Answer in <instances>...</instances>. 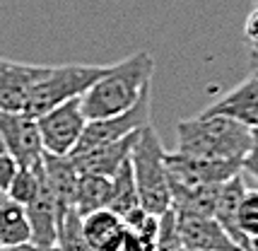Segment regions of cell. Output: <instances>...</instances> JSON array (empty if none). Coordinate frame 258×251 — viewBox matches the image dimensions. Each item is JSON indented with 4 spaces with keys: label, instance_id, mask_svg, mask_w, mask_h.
I'll return each mask as SVG.
<instances>
[{
    "label": "cell",
    "instance_id": "obj_3",
    "mask_svg": "<svg viewBox=\"0 0 258 251\" xmlns=\"http://www.w3.org/2000/svg\"><path fill=\"white\" fill-rule=\"evenodd\" d=\"M131 167H133L140 206L159 217L164 210L171 208V183H169L167 169V150L152 123L140 128L138 140L131 150Z\"/></svg>",
    "mask_w": 258,
    "mask_h": 251
},
{
    "label": "cell",
    "instance_id": "obj_14",
    "mask_svg": "<svg viewBox=\"0 0 258 251\" xmlns=\"http://www.w3.org/2000/svg\"><path fill=\"white\" fill-rule=\"evenodd\" d=\"M41 167H44L46 183H48V189L56 196L60 210L75 206L80 169L75 164V160H73V155H51V152H44Z\"/></svg>",
    "mask_w": 258,
    "mask_h": 251
},
{
    "label": "cell",
    "instance_id": "obj_19",
    "mask_svg": "<svg viewBox=\"0 0 258 251\" xmlns=\"http://www.w3.org/2000/svg\"><path fill=\"white\" fill-rule=\"evenodd\" d=\"M140 206L138 198V186H135L133 167H131V157L113 171L111 176V201H109V210H113L116 215L123 217L125 213H131L133 208Z\"/></svg>",
    "mask_w": 258,
    "mask_h": 251
},
{
    "label": "cell",
    "instance_id": "obj_11",
    "mask_svg": "<svg viewBox=\"0 0 258 251\" xmlns=\"http://www.w3.org/2000/svg\"><path fill=\"white\" fill-rule=\"evenodd\" d=\"M205 111L208 114H225L239 123L248 126L251 131H258V73L253 70L251 78H246L234 90L222 94Z\"/></svg>",
    "mask_w": 258,
    "mask_h": 251
},
{
    "label": "cell",
    "instance_id": "obj_17",
    "mask_svg": "<svg viewBox=\"0 0 258 251\" xmlns=\"http://www.w3.org/2000/svg\"><path fill=\"white\" fill-rule=\"evenodd\" d=\"M111 201V176L104 174H80L78 194H75V210L87 215L101 208H109Z\"/></svg>",
    "mask_w": 258,
    "mask_h": 251
},
{
    "label": "cell",
    "instance_id": "obj_5",
    "mask_svg": "<svg viewBox=\"0 0 258 251\" xmlns=\"http://www.w3.org/2000/svg\"><path fill=\"white\" fill-rule=\"evenodd\" d=\"M36 123H39L44 152L70 155L87 126V116L82 111V99L73 97V99L48 109L46 114L36 116Z\"/></svg>",
    "mask_w": 258,
    "mask_h": 251
},
{
    "label": "cell",
    "instance_id": "obj_31",
    "mask_svg": "<svg viewBox=\"0 0 258 251\" xmlns=\"http://www.w3.org/2000/svg\"><path fill=\"white\" fill-rule=\"evenodd\" d=\"M176 251H196V249H186V246H179Z\"/></svg>",
    "mask_w": 258,
    "mask_h": 251
},
{
    "label": "cell",
    "instance_id": "obj_20",
    "mask_svg": "<svg viewBox=\"0 0 258 251\" xmlns=\"http://www.w3.org/2000/svg\"><path fill=\"white\" fill-rule=\"evenodd\" d=\"M56 246H58V251H94L90 246L87 237H85V229H82V215H80L75 208H66V210H60Z\"/></svg>",
    "mask_w": 258,
    "mask_h": 251
},
{
    "label": "cell",
    "instance_id": "obj_30",
    "mask_svg": "<svg viewBox=\"0 0 258 251\" xmlns=\"http://www.w3.org/2000/svg\"><path fill=\"white\" fill-rule=\"evenodd\" d=\"M3 152H8V150H5V143H3V136H0V155Z\"/></svg>",
    "mask_w": 258,
    "mask_h": 251
},
{
    "label": "cell",
    "instance_id": "obj_27",
    "mask_svg": "<svg viewBox=\"0 0 258 251\" xmlns=\"http://www.w3.org/2000/svg\"><path fill=\"white\" fill-rule=\"evenodd\" d=\"M109 251H143V246H140V241L133 237L131 229H123V234L113 241V246Z\"/></svg>",
    "mask_w": 258,
    "mask_h": 251
},
{
    "label": "cell",
    "instance_id": "obj_6",
    "mask_svg": "<svg viewBox=\"0 0 258 251\" xmlns=\"http://www.w3.org/2000/svg\"><path fill=\"white\" fill-rule=\"evenodd\" d=\"M147 123H150V90L143 92V97L131 109H125L121 114L87 121V126H85V131H82V136H80L78 145H75L73 152H82V150L97 148V145H104V143L121 140V138L140 131Z\"/></svg>",
    "mask_w": 258,
    "mask_h": 251
},
{
    "label": "cell",
    "instance_id": "obj_10",
    "mask_svg": "<svg viewBox=\"0 0 258 251\" xmlns=\"http://www.w3.org/2000/svg\"><path fill=\"white\" fill-rule=\"evenodd\" d=\"M44 73L46 66L0 58V111H24L29 92Z\"/></svg>",
    "mask_w": 258,
    "mask_h": 251
},
{
    "label": "cell",
    "instance_id": "obj_7",
    "mask_svg": "<svg viewBox=\"0 0 258 251\" xmlns=\"http://www.w3.org/2000/svg\"><path fill=\"white\" fill-rule=\"evenodd\" d=\"M169 183L193 186V183H222L241 174V162L198 157L186 152H167Z\"/></svg>",
    "mask_w": 258,
    "mask_h": 251
},
{
    "label": "cell",
    "instance_id": "obj_18",
    "mask_svg": "<svg viewBox=\"0 0 258 251\" xmlns=\"http://www.w3.org/2000/svg\"><path fill=\"white\" fill-rule=\"evenodd\" d=\"M24 241H32V227L24 206L8 201L0 206V249H10Z\"/></svg>",
    "mask_w": 258,
    "mask_h": 251
},
{
    "label": "cell",
    "instance_id": "obj_2",
    "mask_svg": "<svg viewBox=\"0 0 258 251\" xmlns=\"http://www.w3.org/2000/svg\"><path fill=\"white\" fill-rule=\"evenodd\" d=\"M253 131L225 114L201 111L176 123V152L241 162L251 148Z\"/></svg>",
    "mask_w": 258,
    "mask_h": 251
},
{
    "label": "cell",
    "instance_id": "obj_8",
    "mask_svg": "<svg viewBox=\"0 0 258 251\" xmlns=\"http://www.w3.org/2000/svg\"><path fill=\"white\" fill-rule=\"evenodd\" d=\"M0 136L8 155H12L17 164L29 167L41 162L44 143H41L36 116L27 111H0Z\"/></svg>",
    "mask_w": 258,
    "mask_h": 251
},
{
    "label": "cell",
    "instance_id": "obj_9",
    "mask_svg": "<svg viewBox=\"0 0 258 251\" xmlns=\"http://www.w3.org/2000/svg\"><path fill=\"white\" fill-rule=\"evenodd\" d=\"M176 213V210H174ZM176 229H179L181 246L196 251H244L236 244L225 227L210 215H191L176 213Z\"/></svg>",
    "mask_w": 258,
    "mask_h": 251
},
{
    "label": "cell",
    "instance_id": "obj_4",
    "mask_svg": "<svg viewBox=\"0 0 258 251\" xmlns=\"http://www.w3.org/2000/svg\"><path fill=\"white\" fill-rule=\"evenodd\" d=\"M104 70L106 66H82V63L46 66V73L36 80V85L27 97L24 111L32 116H41L48 109H53L73 97H82L90 90L92 82L104 75Z\"/></svg>",
    "mask_w": 258,
    "mask_h": 251
},
{
    "label": "cell",
    "instance_id": "obj_26",
    "mask_svg": "<svg viewBox=\"0 0 258 251\" xmlns=\"http://www.w3.org/2000/svg\"><path fill=\"white\" fill-rule=\"evenodd\" d=\"M17 167H20V164L15 162L12 155H8V152H3V155H0V189H3V191H8L12 176L17 174Z\"/></svg>",
    "mask_w": 258,
    "mask_h": 251
},
{
    "label": "cell",
    "instance_id": "obj_24",
    "mask_svg": "<svg viewBox=\"0 0 258 251\" xmlns=\"http://www.w3.org/2000/svg\"><path fill=\"white\" fill-rule=\"evenodd\" d=\"M244 39H246V46H248V56H251V53H258V5L246 15Z\"/></svg>",
    "mask_w": 258,
    "mask_h": 251
},
{
    "label": "cell",
    "instance_id": "obj_29",
    "mask_svg": "<svg viewBox=\"0 0 258 251\" xmlns=\"http://www.w3.org/2000/svg\"><path fill=\"white\" fill-rule=\"evenodd\" d=\"M251 68L258 70V53H251Z\"/></svg>",
    "mask_w": 258,
    "mask_h": 251
},
{
    "label": "cell",
    "instance_id": "obj_23",
    "mask_svg": "<svg viewBox=\"0 0 258 251\" xmlns=\"http://www.w3.org/2000/svg\"><path fill=\"white\" fill-rule=\"evenodd\" d=\"M236 225L251 244L258 239V189H246L236 210Z\"/></svg>",
    "mask_w": 258,
    "mask_h": 251
},
{
    "label": "cell",
    "instance_id": "obj_1",
    "mask_svg": "<svg viewBox=\"0 0 258 251\" xmlns=\"http://www.w3.org/2000/svg\"><path fill=\"white\" fill-rule=\"evenodd\" d=\"M152 73H155V58L150 51H138L113 66H106L104 75L97 78L90 85V90L80 97L87 121L131 109L143 97V92L150 90Z\"/></svg>",
    "mask_w": 258,
    "mask_h": 251
},
{
    "label": "cell",
    "instance_id": "obj_16",
    "mask_svg": "<svg viewBox=\"0 0 258 251\" xmlns=\"http://www.w3.org/2000/svg\"><path fill=\"white\" fill-rule=\"evenodd\" d=\"M82 229H85V237H87L92 249L109 251L113 246V241L123 234L125 225L121 215H116L109 208H101V210L82 215Z\"/></svg>",
    "mask_w": 258,
    "mask_h": 251
},
{
    "label": "cell",
    "instance_id": "obj_21",
    "mask_svg": "<svg viewBox=\"0 0 258 251\" xmlns=\"http://www.w3.org/2000/svg\"><path fill=\"white\" fill-rule=\"evenodd\" d=\"M125 229L133 232V237L140 241L143 251H157V237H159V217L152 215L143 206L133 208L131 213L123 215Z\"/></svg>",
    "mask_w": 258,
    "mask_h": 251
},
{
    "label": "cell",
    "instance_id": "obj_33",
    "mask_svg": "<svg viewBox=\"0 0 258 251\" xmlns=\"http://www.w3.org/2000/svg\"><path fill=\"white\" fill-rule=\"evenodd\" d=\"M256 73H258V70H256Z\"/></svg>",
    "mask_w": 258,
    "mask_h": 251
},
{
    "label": "cell",
    "instance_id": "obj_25",
    "mask_svg": "<svg viewBox=\"0 0 258 251\" xmlns=\"http://www.w3.org/2000/svg\"><path fill=\"white\" fill-rule=\"evenodd\" d=\"M241 174H248L253 181L258 183V131H253V140H251V148L241 160Z\"/></svg>",
    "mask_w": 258,
    "mask_h": 251
},
{
    "label": "cell",
    "instance_id": "obj_15",
    "mask_svg": "<svg viewBox=\"0 0 258 251\" xmlns=\"http://www.w3.org/2000/svg\"><path fill=\"white\" fill-rule=\"evenodd\" d=\"M244 194H246L244 174H236L232 179L222 181L220 183V191H217V203H215L213 217L225 227V232L241 246V249L253 251V244L239 232V225H236V210H239V203H241Z\"/></svg>",
    "mask_w": 258,
    "mask_h": 251
},
{
    "label": "cell",
    "instance_id": "obj_28",
    "mask_svg": "<svg viewBox=\"0 0 258 251\" xmlns=\"http://www.w3.org/2000/svg\"><path fill=\"white\" fill-rule=\"evenodd\" d=\"M3 251H58V246H46V244H36V241H24V244H17V246H10V249Z\"/></svg>",
    "mask_w": 258,
    "mask_h": 251
},
{
    "label": "cell",
    "instance_id": "obj_13",
    "mask_svg": "<svg viewBox=\"0 0 258 251\" xmlns=\"http://www.w3.org/2000/svg\"><path fill=\"white\" fill-rule=\"evenodd\" d=\"M24 210H27L29 227H32V241H36V244H46V246H56L60 206H58L53 191L48 189L46 176L41 179L39 191H36V196L24 206Z\"/></svg>",
    "mask_w": 258,
    "mask_h": 251
},
{
    "label": "cell",
    "instance_id": "obj_12",
    "mask_svg": "<svg viewBox=\"0 0 258 251\" xmlns=\"http://www.w3.org/2000/svg\"><path fill=\"white\" fill-rule=\"evenodd\" d=\"M138 133L140 131H135L131 136L121 138V140H113V143H104V145L82 150V152H73V160L78 164L80 174L113 176V171L131 157V150H133L135 140H138Z\"/></svg>",
    "mask_w": 258,
    "mask_h": 251
},
{
    "label": "cell",
    "instance_id": "obj_32",
    "mask_svg": "<svg viewBox=\"0 0 258 251\" xmlns=\"http://www.w3.org/2000/svg\"><path fill=\"white\" fill-rule=\"evenodd\" d=\"M0 251H3V249H0Z\"/></svg>",
    "mask_w": 258,
    "mask_h": 251
},
{
    "label": "cell",
    "instance_id": "obj_22",
    "mask_svg": "<svg viewBox=\"0 0 258 251\" xmlns=\"http://www.w3.org/2000/svg\"><path fill=\"white\" fill-rule=\"evenodd\" d=\"M41 179H44V167H41V162L29 164V167L20 164V167H17V174L12 176L10 186H8L10 201L20 203V206H27L34 196H36V191H39Z\"/></svg>",
    "mask_w": 258,
    "mask_h": 251
}]
</instances>
